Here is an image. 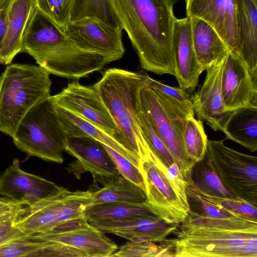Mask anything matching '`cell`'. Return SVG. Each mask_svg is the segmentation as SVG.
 Wrapping results in <instances>:
<instances>
[{
    "instance_id": "obj_16",
    "label": "cell",
    "mask_w": 257,
    "mask_h": 257,
    "mask_svg": "<svg viewBox=\"0 0 257 257\" xmlns=\"http://www.w3.org/2000/svg\"><path fill=\"white\" fill-rule=\"evenodd\" d=\"M236 11V0H186L187 17L208 23L228 51L238 53Z\"/></svg>"
},
{
    "instance_id": "obj_38",
    "label": "cell",
    "mask_w": 257,
    "mask_h": 257,
    "mask_svg": "<svg viewBox=\"0 0 257 257\" xmlns=\"http://www.w3.org/2000/svg\"><path fill=\"white\" fill-rule=\"evenodd\" d=\"M14 220H11L0 223V245L25 235L15 225Z\"/></svg>"
},
{
    "instance_id": "obj_41",
    "label": "cell",
    "mask_w": 257,
    "mask_h": 257,
    "mask_svg": "<svg viewBox=\"0 0 257 257\" xmlns=\"http://www.w3.org/2000/svg\"><path fill=\"white\" fill-rule=\"evenodd\" d=\"M24 207H23V208L19 210L8 213L0 216V223L5 221L15 219L18 216V214L21 212V211Z\"/></svg>"
},
{
    "instance_id": "obj_3",
    "label": "cell",
    "mask_w": 257,
    "mask_h": 257,
    "mask_svg": "<svg viewBox=\"0 0 257 257\" xmlns=\"http://www.w3.org/2000/svg\"><path fill=\"white\" fill-rule=\"evenodd\" d=\"M21 52L29 54L50 74L76 80L114 61L108 56L78 46L38 8L24 33Z\"/></svg>"
},
{
    "instance_id": "obj_30",
    "label": "cell",
    "mask_w": 257,
    "mask_h": 257,
    "mask_svg": "<svg viewBox=\"0 0 257 257\" xmlns=\"http://www.w3.org/2000/svg\"><path fill=\"white\" fill-rule=\"evenodd\" d=\"M182 137L187 158L194 163L202 160L206 154L208 141L203 121L194 116L186 118Z\"/></svg>"
},
{
    "instance_id": "obj_19",
    "label": "cell",
    "mask_w": 257,
    "mask_h": 257,
    "mask_svg": "<svg viewBox=\"0 0 257 257\" xmlns=\"http://www.w3.org/2000/svg\"><path fill=\"white\" fill-rule=\"evenodd\" d=\"M172 46L175 61V77L179 87L192 93L198 86L199 76L203 71L194 50L189 17L175 18Z\"/></svg>"
},
{
    "instance_id": "obj_20",
    "label": "cell",
    "mask_w": 257,
    "mask_h": 257,
    "mask_svg": "<svg viewBox=\"0 0 257 257\" xmlns=\"http://www.w3.org/2000/svg\"><path fill=\"white\" fill-rule=\"evenodd\" d=\"M89 223L104 232L114 234L133 242H161L179 226V224L167 223L156 217L120 221L99 220Z\"/></svg>"
},
{
    "instance_id": "obj_24",
    "label": "cell",
    "mask_w": 257,
    "mask_h": 257,
    "mask_svg": "<svg viewBox=\"0 0 257 257\" xmlns=\"http://www.w3.org/2000/svg\"><path fill=\"white\" fill-rule=\"evenodd\" d=\"M190 19L194 50L204 71L226 56L229 51L219 35L208 23L198 18Z\"/></svg>"
},
{
    "instance_id": "obj_29",
    "label": "cell",
    "mask_w": 257,
    "mask_h": 257,
    "mask_svg": "<svg viewBox=\"0 0 257 257\" xmlns=\"http://www.w3.org/2000/svg\"><path fill=\"white\" fill-rule=\"evenodd\" d=\"M94 17L115 27H121L110 0H72L70 21Z\"/></svg>"
},
{
    "instance_id": "obj_35",
    "label": "cell",
    "mask_w": 257,
    "mask_h": 257,
    "mask_svg": "<svg viewBox=\"0 0 257 257\" xmlns=\"http://www.w3.org/2000/svg\"><path fill=\"white\" fill-rule=\"evenodd\" d=\"M45 244L24 235L0 245V257L35 256Z\"/></svg>"
},
{
    "instance_id": "obj_15",
    "label": "cell",
    "mask_w": 257,
    "mask_h": 257,
    "mask_svg": "<svg viewBox=\"0 0 257 257\" xmlns=\"http://www.w3.org/2000/svg\"><path fill=\"white\" fill-rule=\"evenodd\" d=\"M63 187L23 171L15 160L0 176V195L31 206L62 190Z\"/></svg>"
},
{
    "instance_id": "obj_37",
    "label": "cell",
    "mask_w": 257,
    "mask_h": 257,
    "mask_svg": "<svg viewBox=\"0 0 257 257\" xmlns=\"http://www.w3.org/2000/svg\"><path fill=\"white\" fill-rule=\"evenodd\" d=\"M101 145L120 175L139 186L145 192L144 180L139 168L111 148L102 144Z\"/></svg>"
},
{
    "instance_id": "obj_1",
    "label": "cell",
    "mask_w": 257,
    "mask_h": 257,
    "mask_svg": "<svg viewBox=\"0 0 257 257\" xmlns=\"http://www.w3.org/2000/svg\"><path fill=\"white\" fill-rule=\"evenodd\" d=\"M141 67L158 75L175 76L172 34L173 6L168 0H110Z\"/></svg>"
},
{
    "instance_id": "obj_5",
    "label": "cell",
    "mask_w": 257,
    "mask_h": 257,
    "mask_svg": "<svg viewBox=\"0 0 257 257\" xmlns=\"http://www.w3.org/2000/svg\"><path fill=\"white\" fill-rule=\"evenodd\" d=\"M50 73L39 66L12 64L0 75V132L12 138L26 113L51 96Z\"/></svg>"
},
{
    "instance_id": "obj_10",
    "label": "cell",
    "mask_w": 257,
    "mask_h": 257,
    "mask_svg": "<svg viewBox=\"0 0 257 257\" xmlns=\"http://www.w3.org/2000/svg\"><path fill=\"white\" fill-rule=\"evenodd\" d=\"M225 140L208 141L205 155L226 189L238 199L256 206L257 158L226 146Z\"/></svg>"
},
{
    "instance_id": "obj_6",
    "label": "cell",
    "mask_w": 257,
    "mask_h": 257,
    "mask_svg": "<svg viewBox=\"0 0 257 257\" xmlns=\"http://www.w3.org/2000/svg\"><path fill=\"white\" fill-rule=\"evenodd\" d=\"M139 169L145 185V203L164 221L181 223L190 210L182 175L172 174L151 150L140 159Z\"/></svg>"
},
{
    "instance_id": "obj_7",
    "label": "cell",
    "mask_w": 257,
    "mask_h": 257,
    "mask_svg": "<svg viewBox=\"0 0 257 257\" xmlns=\"http://www.w3.org/2000/svg\"><path fill=\"white\" fill-rule=\"evenodd\" d=\"M12 138L17 148L29 156L63 162L66 135L49 98L29 110Z\"/></svg>"
},
{
    "instance_id": "obj_23",
    "label": "cell",
    "mask_w": 257,
    "mask_h": 257,
    "mask_svg": "<svg viewBox=\"0 0 257 257\" xmlns=\"http://www.w3.org/2000/svg\"><path fill=\"white\" fill-rule=\"evenodd\" d=\"M53 105L66 136L90 137L111 148L139 167V159L114 138L73 112L54 104Z\"/></svg>"
},
{
    "instance_id": "obj_31",
    "label": "cell",
    "mask_w": 257,
    "mask_h": 257,
    "mask_svg": "<svg viewBox=\"0 0 257 257\" xmlns=\"http://www.w3.org/2000/svg\"><path fill=\"white\" fill-rule=\"evenodd\" d=\"M144 83L165 97L185 118L194 116L192 102L186 91L180 87L170 86L144 74Z\"/></svg>"
},
{
    "instance_id": "obj_33",
    "label": "cell",
    "mask_w": 257,
    "mask_h": 257,
    "mask_svg": "<svg viewBox=\"0 0 257 257\" xmlns=\"http://www.w3.org/2000/svg\"><path fill=\"white\" fill-rule=\"evenodd\" d=\"M192 189L204 199L222 207L240 216L257 222V207L239 199L217 197L209 195L198 189L192 180L187 182Z\"/></svg>"
},
{
    "instance_id": "obj_2",
    "label": "cell",
    "mask_w": 257,
    "mask_h": 257,
    "mask_svg": "<svg viewBox=\"0 0 257 257\" xmlns=\"http://www.w3.org/2000/svg\"><path fill=\"white\" fill-rule=\"evenodd\" d=\"M174 231L177 237L165 239L175 257H256L257 222L244 217L215 218L190 210Z\"/></svg>"
},
{
    "instance_id": "obj_34",
    "label": "cell",
    "mask_w": 257,
    "mask_h": 257,
    "mask_svg": "<svg viewBox=\"0 0 257 257\" xmlns=\"http://www.w3.org/2000/svg\"><path fill=\"white\" fill-rule=\"evenodd\" d=\"M111 256L117 257H153L173 256L169 248L165 244L158 245L153 242H127Z\"/></svg>"
},
{
    "instance_id": "obj_42",
    "label": "cell",
    "mask_w": 257,
    "mask_h": 257,
    "mask_svg": "<svg viewBox=\"0 0 257 257\" xmlns=\"http://www.w3.org/2000/svg\"><path fill=\"white\" fill-rule=\"evenodd\" d=\"M14 0H0V10H6Z\"/></svg>"
},
{
    "instance_id": "obj_32",
    "label": "cell",
    "mask_w": 257,
    "mask_h": 257,
    "mask_svg": "<svg viewBox=\"0 0 257 257\" xmlns=\"http://www.w3.org/2000/svg\"><path fill=\"white\" fill-rule=\"evenodd\" d=\"M137 115L142 132L149 148L169 168L175 163L174 160L167 147L154 131L146 115L140 109L138 102Z\"/></svg>"
},
{
    "instance_id": "obj_17",
    "label": "cell",
    "mask_w": 257,
    "mask_h": 257,
    "mask_svg": "<svg viewBox=\"0 0 257 257\" xmlns=\"http://www.w3.org/2000/svg\"><path fill=\"white\" fill-rule=\"evenodd\" d=\"M224 101L228 111L245 106H257V81L238 53L228 52L221 77Z\"/></svg>"
},
{
    "instance_id": "obj_14",
    "label": "cell",
    "mask_w": 257,
    "mask_h": 257,
    "mask_svg": "<svg viewBox=\"0 0 257 257\" xmlns=\"http://www.w3.org/2000/svg\"><path fill=\"white\" fill-rule=\"evenodd\" d=\"M122 28L94 17L70 22L64 32L79 47L108 56L114 61L123 56Z\"/></svg>"
},
{
    "instance_id": "obj_36",
    "label": "cell",
    "mask_w": 257,
    "mask_h": 257,
    "mask_svg": "<svg viewBox=\"0 0 257 257\" xmlns=\"http://www.w3.org/2000/svg\"><path fill=\"white\" fill-rule=\"evenodd\" d=\"M37 8L64 31L70 21L72 0H37Z\"/></svg>"
},
{
    "instance_id": "obj_4",
    "label": "cell",
    "mask_w": 257,
    "mask_h": 257,
    "mask_svg": "<svg viewBox=\"0 0 257 257\" xmlns=\"http://www.w3.org/2000/svg\"><path fill=\"white\" fill-rule=\"evenodd\" d=\"M144 74L110 68L92 85L118 129L117 141L139 160L150 151L137 115L138 90L143 83Z\"/></svg>"
},
{
    "instance_id": "obj_21",
    "label": "cell",
    "mask_w": 257,
    "mask_h": 257,
    "mask_svg": "<svg viewBox=\"0 0 257 257\" xmlns=\"http://www.w3.org/2000/svg\"><path fill=\"white\" fill-rule=\"evenodd\" d=\"M37 9V0H14L7 10L6 29L0 45V65L10 64L21 52L24 33Z\"/></svg>"
},
{
    "instance_id": "obj_27",
    "label": "cell",
    "mask_w": 257,
    "mask_h": 257,
    "mask_svg": "<svg viewBox=\"0 0 257 257\" xmlns=\"http://www.w3.org/2000/svg\"><path fill=\"white\" fill-rule=\"evenodd\" d=\"M92 194L91 205L114 202L141 203L146 200L144 190L122 176L92 191Z\"/></svg>"
},
{
    "instance_id": "obj_39",
    "label": "cell",
    "mask_w": 257,
    "mask_h": 257,
    "mask_svg": "<svg viewBox=\"0 0 257 257\" xmlns=\"http://www.w3.org/2000/svg\"><path fill=\"white\" fill-rule=\"evenodd\" d=\"M26 206L27 205L15 201L8 197L0 196V216L19 210Z\"/></svg>"
},
{
    "instance_id": "obj_12",
    "label": "cell",
    "mask_w": 257,
    "mask_h": 257,
    "mask_svg": "<svg viewBox=\"0 0 257 257\" xmlns=\"http://www.w3.org/2000/svg\"><path fill=\"white\" fill-rule=\"evenodd\" d=\"M49 99L53 104L81 116L117 141L118 129L92 86L83 85L75 80Z\"/></svg>"
},
{
    "instance_id": "obj_43",
    "label": "cell",
    "mask_w": 257,
    "mask_h": 257,
    "mask_svg": "<svg viewBox=\"0 0 257 257\" xmlns=\"http://www.w3.org/2000/svg\"><path fill=\"white\" fill-rule=\"evenodd\" d=\"M171 4V5L173 6V5H174L175 4H176V3H177L178 2H179L181 0H168Z\"/></svg>"
},
{
    "instance_id": "obj_22",
    "label": "cell",
    "mask_w": 257,
    "mask_h": 257,
    "mask_svg": "<svg viewBox=\"0 0 257 257\" xmlns=\"http://www.w3.org/2000/svg\"><path fill=\"white\" fill-rule=\"evenodd\" d=\"M257 0H236L238 54L257 81Z\"/></svg>"
},
{
    "instance_id": "obj_25",
    "label": "cell",
    "mask_w": 257,
    "mask_h": 257,
    "mask_svg": "<svg viewBox=\"0 0 257 257\" xmlns=\"http://www.w3.org/2000/svg\"><path fill=\"white\" fill-rule=\"evenodd\" d=\"M221 131L251 152L257 151V106H245L229 111Z\"/></svg>"
},
{
    "instance_id": "obj_26",
    "label": "cell",
    "mask_w": 257,
    "mask_h": 257,
    "mask_svg": "<svg viewBox=\"0 0 257 257\" xmlns=\"http://www.w3.org/2000/svg\"><path fill=\"white\" fill-rule=\"evenodd\" d=\"M83 214L89 222L99 220L120 221L144 217H158L145 202L141 203L114 202L91 205L86 208Z\"/></svg>"
},
{
    "instance_id": "obj_40",
    "label": "cell",
    "mask_w": 257,
    "mask_h": 257,
    "mask_svg": "<svg viewBox=\"0 0 257 257\" xmlns=\"http://www.w3.org/2000/svg\"><path fill=\"white\" fill-rule=\"evenodd\" d=\"M7 20V10H0V45L4 38L6 29Z\"/></svg>"
},
{
    "instance_id": "obj_18",
    "label": "cell",
    "mask_w": 257,
    "mask_h": 257,
    "mask_svg": "<svg viewBox=\"0 0 257 257\" xmlns=\"http://www.w3.org/2000/svg\"><path fill=\"white\" fill-rule=\"evenodd\" d=\"M226 57L206 70V75L202 85L190 97L198 119L206 121L214 131H221L224 118L229 111L225 105L221 88Z\"/></svg>"
},
{
    "instance_id": "obj_8",
    "label": "cell",
    "mask_w": 257,
    "mask_h": 257,
    "mask_svg": "<svg viewBox=\"0 0 257 257\" xmlns=\"http://www.w3.org/2000/svg\"><path fill=\"white\" fill-rule=\"evenodd\" d=\"M138 102L154 131L170 151L186 182L190 181L195 163L187 158L184 148L182 135L186 118L144 81L138 90Z\"/></svg>"
},
{
    "instance_id": "obj_9",
    "label": "cell",
    "mask_w": 257,
    "mask_h": 257,
    "mask_svg": "<svg viewBox=\"0 0 257 257\" xmlns=\"http://www.w3.org/2000/svg\"><path fill=\"white\" fill-rule=\"evenodd\" d=\"M92 192L65 188L33 206H26L14 221L15 225L25 235L48 231L56 225L84 215V210L91 205Z\"/></svg>"
},
{
    "instance_id": "obj_13",
    "label": "cell",
    "mask_w": 257,
    "mask_h": 257,
    "mask_svg": "<svg viewBox=\"0 0 257 257\" xmlns=\"http://www.w3.org/2000/svg\"><path fill=\"white\" fill-rule=\"evenodd\" d=\"M64 151L77 159L66 169L78 179L89 172L104 185L122 176L101 144L90 137L66 136Z\"/></svg>"
},
{
    "instance_id": "obj_28",
    "label": "cell",
    "mask_w": 257,
    "mask_h": 257,
    "mask_svg": "<svg viewBox=\"0 0 257 257\" xmlns=\"http://www.w3.org/2000/svg\"><path fill=\"white\" fill-rule=\"evenodd\" d=\"M192 182L198 189L209 195L238 199L224 187L206 155L193 165Z\"/></svg>"
},
{
    "instance_id": "obj_11",
    "label": "cell",
    "mask_w": 257,
    "mask_h": 257,
    "mask_svg": "<svg viewBox=\"0 0 257 257\" xmlns=\"http://www.w3.org/2000/svg\"><path fill=\"white\" fill-rule=\"evenodd\" d=\"M28 236L33 239L60 243L82 251L86 257L111 256L118 248L84 215L64 221L48 231Z\"/></svg>"
}]
</instances>
